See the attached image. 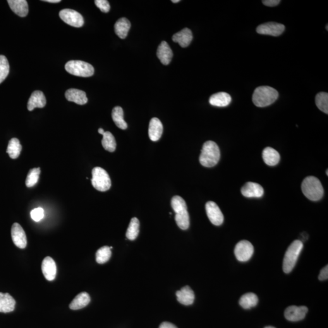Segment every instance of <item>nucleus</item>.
I'll list each match as a JSON object with an SVG mask.
<instances>
[{"label": "nucleus", "mask_w": 328, "mask_h": 328, "mask_svg": "<svg viewBox=\"0 0 328 328\" xmlns=\"http://www.w3.org/2000/svg\"><path fill=\"white\" fill-rule=\"evenodd\" d=\"M159 328H178L175 325L169 322H163L160 324Z\"/></svg>", "instance_id": "41"}, {"label": "nucleus", "mask_w": 328, "mask_h": 328, "mask_svg": "<svg viewBox=\"0 0 328 328\" xmlns=\"http://www.w3.org/2000/svg\"><path fill=\"white\" fill-rule=\"evenodd\" d=\"M8 3L11 10L16 15L25 17L28 14V2L26 0H8Z\"/></svg>", "instance_id": "22"}, {"label": "nucleus", "mask_w": 328, "mask_h": 328, "mask_svg": "<svg viewBox=\"0 0 328 328\" xmlns=\"http://www.w3.org/2000/svg\"><path fill=\"white\" fill-rule=\"evenodd\" d=\"M301 190L309 200L316 201L322 198L324 190L319 179L314 176H308L301 184Z\"/></svg>", "instance_id": "4"}, {"label": "nucleus", "mask_w": 328, "mask_h": 328, "mask_svg": "<svg viewBox=\"0 0 328 328\" xmlns=\"http://www.w3.org/2000/svg\"><path fill=\"white\" fill-rule=\"evenodd\" d=\"M65 69L72 75L89 78L94 73V69L92 64L80 61H71L67 62Z\"/></svg>", "instance_id": "6"}, {"label": "nucleus", "mask_w": 328, "mask_h": 328, "mask_svg": "<svg viewBox=\"0 0 328 328\" xmlns=\"http://www.w3.org/2000/svg\"><path fill=\"white\" fill-rule=\"evenodd\" d=\"M163 133V125L159 119L154 117L151 119L148 128V135L152 141H157L161 138Z\"/></svg>", "instance_id": "19"}, {"label": "nucleus", "mask_w": 328, "mask_h": 328, "mask_svg": "<svg viewBox=\"0 0 328 328\" xmlns=\"http://www.w3.org/2000/svg\"><path fill=\"white\" fill-rule=\"evenodd\" d=\"M177 300L182 305L188 306L192 305L195 300V294L190 286H186L180 291L176 292Z\"/></svg>", "instance_id": "17"}, {"label": "nucleus", "mask_w": 328, "mask_h": 328, "mask_svg": "<svg viewBox=\"0 0 328 328\" xmlns=\"http://www.w3.org/2000/svg\"><path fill=\"white\" fill-rule=\"evenodd\" d=\"M328 279V265L326 266L325 267H323L320 272L319 276H318V279L320 281H324V280H327Z\"/></svg>", "instance_id": "39"}, {"label": "nucleus", "mask_w": 328, "mask_h": 328, "mask_svg": "<svg viewBox=\"0 0 328 328\" xmlns=\"http://www.w3.org/2000/svg\"><path fill=\"white\" fill-rule=\"evenodd\" d=\"M98 132L100 134V135H104V133H105V131L104 130V129L102 128H99V130H98Z\"/></svg>", "instance_id": "43"}, {"label": "nucleus", "mask_w": 328, "mask_h": 328, "mask_svg": "<svg viewBox=\"0 0 328 328\" xmlns=\"http://www.w3.org/2000/svg\"><path fill=\"white\" fill-rule=\"evenodd\" d=\"M285 30V26L281 23L269 22L258 26L257 32L262 35H268L277 37L282 34Z\"/></svg>", "instance_id": "11"}, {"label": "nucleus", "mask_w": 328, "mask_h": 328, "mask_svg": "<svg viewBox=\"0 0 328 328\" xmlns=\"http://www.w3.org/2000/svg\"><path fill=\"white\" fill-rule=\"evenodd\" d=\"M219 159L220 150L216 143L209 141L203 143L200 156V162L203 166L209 168L214 167Z\"/></svg>", "instance_id": "2"}, {"label": "nucleus", "mask_w": 328, "mask_h": 328, "mask_svg": "<svg viewBox=\"0 0 328 328\" xmlns=\"http://www.w3.org/2000/svg\"><path fill=\"white\" fill-rule=\"evenodd\" d=\"M172 1L174 3H179V2H180V0H172Z\"/></svg>", "instance_id": "44"}, {"label": "nucleus", "mask_w": 328, "mask_h": 328, "mask_svg": "<svg viewBox=\"0 0 328 328\" xmlns=\"http://www.w3.org/2000/svg\"><path fill=\"white\" fill-rule=\"evenodd\" d=\"M22 150L20 141L16 138H13L9 142L7 153L12 159H16L20 155Z\"/></svg>", "instance_id": "30"}, {"label": "nucleus", "mask_w": 328, "mask_h": 328, "mask_svg": "<svg viewBox=\"0 0 328 328\" xmlns=\"http://www.w3.org/2000/svg\"><path fill=\"white\" fill-rule=\"evenodd\" d=\"M280 2V0H264L262 1V3L265 4V6L269 7H274L277 5H279Z\"/></svg>", "instance_id": "40"}, {"label": "nucleus", "mask_w": 328, "mask_h": 328, "mask_svg": "<svg viewBox=\"0 0 328 328\" xmlns=\"http://www.w3.org/2000/svg\"><path fill=\"white\" fill-rule=\"evenodd\" d=\"M91 298L87 293H81L77 296L75 298L69 305V308L72 310H78L86 307L90 303Z\"/></svg>", "instance_id": "27"}, {"label": "nucleus", "mask_w": 328, "mask_h": 328, "mask_svg": "<svg viewBox=\"0 0 328 328\" xmlns=\"http://www.w3.org/2000/svg\"><path fill=\"white\" fill-rule=\"evenodd\" d=\"M102 144L104 149L109 151V152H113L116 150V140H115L114 136L109 131H106V132L105 131L104 135H103Z\"/></svg>", "instance_id": "32"}, {"label": "nucleus", "mask_w": 328, "mask_h": 328, "mask_svg": "<svg viewBox=\"0 0 328 328\" xmlns=\"http://www.w3.org/2000/svg\"><path fill=\"white\" fill-rule=\"evenodd\" d=\"M47 104L46 97L44 93L40 91H35L31 94L28 102L29 111H32L35 108H44Z\"/></svg>", "instance_id": "20"}, {"label": "nucleus", "mask_w": 328, "mask_h": 328, "mask_svg": "<svg viewBox=\"0 0 328 328\" xmlns=\"http://www.w3.org/2000/svg\"><path fill=\"white\" fill-rule=\"evenodd\" d=\"M231 101V95L224 92L218 93L217 94H213L209 99L210 105L219 107L228 106Z\"/></svg>", "instance_id": "24"}, {"label": "nucleus", "mask_w": 328, "mask_h": 328, "mask_svg": "<svg viewBox=\"0 0 328 328\" xmlns=\"http://www.w3.org/2000/svg\"><path fill=\"white\" fill-rule=\"evenodd\" d=\"M95 256H96V262L99 264H104L111 258V249L109 246H104L97 251Z\"/></svg>", "instance_id": "34"}, {"label": "nucleus", "mask_w": 328, "mask_h": 328, "mask_svg": "<svg viewBox=\"0 0 328 328\" xmlns=\"http://www.w3.org/2000/svg\"><path fill=\"white\" fill-rule=\"evenodd\" d=\"M59 16L64 23L73 27L80 28L84 24L82 16L73 9H63L60 12Z\"/></svg>", "instance_id": "9"}, {"label": "nucleus", "mask_w": 328, "mask_h": 328, "mask_svg": "<svg viewBox=\"0 0 328 328\" xmlns=\"http://www.w3.org/2000/svg\"><path fill=\"white\" fill-rule=\"evenodd\" d=\"M157 56L164 65H167L171 63L173 56V51L168 44L165 41H163L158 47Z\"/></svg>", "instance_id": "16"}, {"label": "nucleus", "mask_w": 328, "mask_h": 328, "mask_svg": "<svg viewBox=\"0 0 328 328\" xmlns=\"http://www.w3.org/2000/svg\"><path fill=\"white\" fill-rule=\"evenodd\" d=\"M279 97V93L269 86L256 88L252 95V101L255 106L266 107L274 104Z\"/></svg>", "instance_id": "1"}, {"label": "nucleus", "mask_w": 328, "mask_h": 328, "mask_svg": "<svg viewBox=\"0 0 328 328\" xmlns=\"http://www.w3.org/2000/svg\"><path fill=\"white\" fill-rule=\"evenodd\" d=\"M131 28L130 21L126 18H121L116 21L114 25V31L119 38L124 39L127 36Z\"/></svg>", "instance_id": "26"}, {"label": "nucleus", "mask_w": 328, "mask_h": 328, "mask_svg": "<svg viewBox=\"0 0 328 328\" xmlns=\"http://www.w3.org/2000/svg\"><path fill=\"white\" fill-rule=\"evenodd\" d=\"M31 216L33 221L35 222L40 221V220L44 219V210L40 207L36 208L31 211Z\"/></svg>", "instance_id": "37"}, {"label": "nucleus", "mask_w": 328, "mask_h": 328, "mask_svg": "<svg viewBox=\"0 0 328 328\" xmlns=\"http://www.w3.org/2000/svg\"><path fill=\"white\" fill-rule=\"evenodd\" d=\"M303 248V244L300 240H296L292 243L285 253L282 269L286 274L292 272Z\"/></svg>", "instance_id": "5"}, {"label": "nucleus", "mask_w": 328, "mask_h": 328, "mask_svg": "<svg viewBox=\"0 0 328 328\" xmlns=\"http://www.w3.org/2000/svg\"><path fill=\"white\" fill-rule=\"evenodd\" d=\"M16 300L8 293H0V312L8 313L15 310Z\"/></svg>", "instance_id": "23"}, {"label": "nucleus", "mask_w": 328, "mask_h": 328, "mask_svg": "<svg viewBox=\"0 0 328 328\" xmlns=\"http://www.w3.org/2000/svg\"><path fill=\"white\" fill-rule=\"evenodd\" d=\"M205 210L208 218L215 226H220L224 221V215L216 203L209 201L205 205Z\"/></svg>", "instance_id": "10"}, {"label": "nucleus", "mask_w": 328, "mask_h": 328, "mask_svg": "<svg viewBox=\"0 0 328 328\" xmlns=\"http://www.w3.org/2000/svg\"><path fill=\"white\" fill-rule=\"evenodd\" d=\"M140 221L137 218H133L126 231V238L131 241L135 240L140 233Z\"/></svg>", "instance_id": "31"}, {"label": "nucleus", "mask_w": 328, "mask_h": 328, "mask_svg": "<svg viewBox=\"0 0 328 328\" xmlns=\"http://www.w3.org/2000/svg\"><path fill=\"white\" fill-rule=\"evenodd\" d=\"M42 269L45 279L48 281H52L56 278L57 266L56 263L51 257H47L45 258L43 261Z\"/></svg>", "instance_id": "15"}, {"label": "nucleus", "mask_w": 328, "mask_h": 328, "mask_svg": "<svg viewBox=\"0 0 328 328\" xmlns=\"http://www.w3.org/2000/svg\"><path fill=\"white\" fill-rule=\"evenodd\" d=\"M315 104L320 111L328 114V94L327 93H318L315 97Z\"/></svg>", "instance_id": "33"}, {"label": "nucleus", "mask_w": 328, "mask_h": 328, "mask_svg": "<svg viewBox=\"0 0 328 328\" xmlns=\"http://www.w3.org/2000/svg\"><path fill=\"white\" fill-rule=\"evenodd\" d=\"M308 311L306 306H291L285 310L284 317L291 322H298L305 318Z\"/></svg>", "instance_id": "12"}, {"label": "nucleus", "mask_w": 328, "mask_h": 328, "mask_svg": "<svg viewBox=\"0 0 328 328\" xmlns=\"http://www.w3.org/2000/svg\"><path fill=\"white\" fill-rule=\"evenodd\" d=\"M94 3L97 8L103 13H107L109 11L110 5L107 0H95Z\"/></svg>", "instance_id": "38"}, {"label": "nucleus", "mask_w": 328, "mask_h": 328, "mask_svg": "<svg viewBox=\"0 0 328 328\" xmlns=\"http://www.w3.org/2000/svg\"><path fill=\"white\" fill-rule=\"evenodd\" d=\"M12 239L16 247L25 249L27 246V238L22 227L18 223H14L11 229Z\"/></svg>", "instance_id": "13"}, {"label": "nucleus", "mask_w": 328, "mask_h": 328, "mask_svg": "<svg viewBox=\"0 0 328 328\" xmlns=\"http://www.w3.org/2000/svg\"><path fill=\"white\" fill-rule=\"evenodd\" d=\"M9 64L6 57L0 55V84L5 80L9 73Z\"/></svg>", "instance_id": "35"}, {"label": "nucleus", "mask_w": 328, "mask_h": 328, "mask_svg": "<svg viewBox=\"0 0 328 328\" xmlns=\"http://www.w3.org/2000/svg\"><path fill=\"white\" fill-rule=\"evenodd\" d=\"M241 193L246 198H261L264 195V189L260 184L249 182L242 187Z\"/></svg>", "instance_id": "14"}, {"label": "nucleus", "mask_w": 328, "mask_h": 328, "mask_svg": "<svg viewBox=\"0 0 328 328\" xmlns=\"http://www.w3.org/2000/svg\"><path fill=\"white\" fill-rule=\"evenodd\" d=\"M171 205L176 213L175 221L178 226L182 230L187 229L190 226V219L186 201L181 196H175L172 198Z\"/></svg>", "instance_id": "3"}, {"label": "nucleus", "mask_w": 328, "mask_h": 328, "mask_svg": "<svg viewBox=\"0 0 328 328\" xmlns=\"http://www.w3.org/2000/svg\"><path fill=\"white\" fill-rule=\"evenodd\" d=\"M262 156L264 162L269 166H276L280 160L279 153L271 147L265 148Z\"/></svg>", "instance_id": "25"}, {"label": "nucleus", "mask_w": 328, "mask_h": 328, "mask_svg": "<svg viewBox=\"0 0 328 328\" xmlns=\"http://www.w3.org/2000/svg\"><path fill=\"white\" fill-rule=\"evenodd\" d=\"M45 2H47V3H58L61 2V0H45Z\"/></svg>", "instance_id": "42"}, {"label": "nucleus", "mask_w": 328, "mask_h": 328, "mask_svg": "<svg viewBox=\"0 0 328 328\" xmlns=\"http://www.w3.org/2000/svg\"><path fill=\"white\" fill-rule=\"evenodd\" d=\"M172 40L174 42L178 43L182 47H187L193 40L192 32L190 29L184 28L174 34Z\"/></svg>", "instance_id": "18"}, {"label": "nucleus", "mask_w": 328, "mask_h": 328, "mask_svg": "<svg viewBox=\"0 0 328 328\" xmlns=\"http://www.w3.org/2000/svg\"><path fill=\"white\" fill-rule=\"evenodd\" d=\"M40 174V168H34L31 169L29 172L27 177H26V186L30 188L34 186L37 183Z\"/></svg>", "instance_id": "36"}, {"label": "nucleus", "mask_w": 328, "mask_h": 328, "mask_svg": "<svg viewBox=\"0 0 328 328\" xmlns=\"http://www.w3.org/2000/svg\"><path fill=\"white\" fill-rule=\"evenodd\" d=\"M258 303V297L256 294L251 293L244 294L239 301V305L245 310L255 307Z\"/></svg>", "instance_id": "29"}, {"label": "nucleus", "mask_w": 328, "mask_h": 328, "mask_svg": "<svg viewBox=\"0 0 328 328\" xmlns=\"http://www.w3.org/2000/svg\"><path fill=\"white\" fill-rule=\"evenodd\" d=\"M65 97L69 102L83 105L88 102V98L85 92L78 89H69L65 93Z\"/></svg>", "instance_id": "21"}, {"label": "nucleus", "mask_w": 328, "mask_h": 328, "mask_svg": "<svg viewBox=\"0 0 328 328\" xmlns=\"http://www.w3.org/2000/svg\"><path fill=\"white\" fill-rule=\"evenodd\" d=\"M254 249L250 241L243 240L237 243L234 252L236 259L241 262H246L252 257Z\"/></svg>", "instance_id": "8"}, {"label": "nucleus", "mask_w": 328, "mask_h": 328, "mask_svg": "<svg viewBox=\"0 0 328 328\" xmlns=\"http://www.w3.org/2000/svg\"><path fill=\"white\" fill-rule=\"evenodd\" d=\"M112 118L117 127L126 130L127 124L124 119V111L121 107H114L112 111Z\"/></svg>", "instance_id": "28"}, {"label": "nucleus", "mask_w": 328, "mask_h": 328, "mask_svg": "<svg viewBox=\"0 0 328 328\" xmlns=\"http://www.w3.org/2000/svg\"><path fill=\"white\" fill-rule=\"evenodd\" d=\"M265 328H275L273 327H266Z\"/></svg>", "instance_id": "45"}, {"label": "nucleus", "mask_w": 328, "mask_h": 328, "mask_svg": "<svg viewBox=\"0 0 328 328\" xmlns=\"http://www.w3.org/2000/svg\"><path fill=\"white\" fill-rule=\"evenodd\" d=\"M92 183L93 186L100 191L109 190L111 186L109 174L101 167H95L93 169Z\"/></svg>", "instance_id": "7"}, {"label": "nucleus", "mask_w": 328, "mask_h": 328, "mask_svg": "<svg viewBox=\"0 0 328 328\" xmlns=\"http://www.w3.org/2000/svg\"><path fill=\"white\" fill-rule=\"evenodd\" d=\"M328 25H327V28H327V31H328Z\"/></svg>", "instance_id": "46"}, {"label": "nucleus", "mask_w": 328, "mask_h": 328, "mask_svg": "<svg viewBox=\"0 0 328 328\" xmlns=\"http://www.w3.org/2000/svg\"><path fill=\"white\" fill-rule=\"evenodd\" d=\"M327 176L328 175V170H327Z\"/></svg>", "instance_id": "47"}]
</instances>
